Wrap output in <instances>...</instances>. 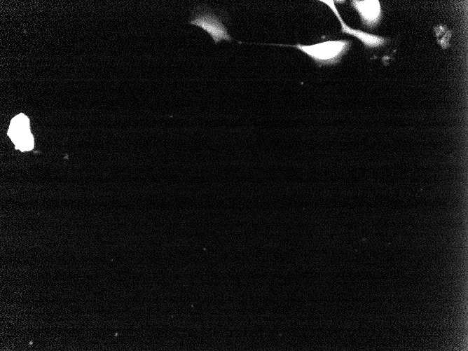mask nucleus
<instances>
[{"label": "nucleus", "instance_id": "f257e3e1", "mask_svg": "<svg viewBox=\"0 0 468 351\" xmlns=\"http://www.w3.org/2000/svg\"><path fill=\"white\" fill-rule=\"evenodd\" d=\"M276 45V44H274ZM277 46L296 48L312 58L319 67L338 64L343 55L349 50L351 41L348 40H331L312 45H287Z\"/></svg>", "mask_w": 468, "mask_h": 351}, {"label": "nucleus", "instance_id": "f03ea898", "mask_svg": "<svg viewBox=\"0 0 468 351\" xmlns=\"http://www.w3.org/2000/svg\"><path fill=\"white\" fill-rule=\"evenodd\" d=\"M191 25L202 29L217 44L221 41H231L233 39L223 22L222 17L219 16L205 4L196 6L191 11L188 21Z\"/></svg>", "mask_w": 468, "mask_h": 351}, {"label": "nucleus", "instance_id": "7ed1b4c3", "mask_svg": "<svg viewBox=\"0 0 468 351\" xmlns=\"http://www.w3.org/2000/svg\"><path fill=\"white\" fill-rule=\"evenodd\" d=\"M320 1L327 5L336 16L340 24L342 33L350 34L356 37L357 39L362 41L365 47L368 48H376L380 47L387 42V39L386 38L369 34L359 29H353L347 25L342 19V17L340 16L338 11L337 10L334 1L320 0Z\"/></svg>", "mask_w": 468, "mask_h": 351}, {"label": "nucleus", "instance_id": "20e7f679", "mask_svg": "<svg viewBox=\"0 0 468 351\" xmlns=\"http://www.w3.org/2000/svg\"><path fill=\"white\" fill-rule=\"evenodd\" d=\"M351 4L359 13L364 26L372 28L379 23L382 10L378 0H354Z\"/></svg>", "mask_w": 468, "mask_h": 351}, {"label": "nucleus", "instance_id": "39448f33", "mask_svg": "<svg viewBox=\"0 0 468 351\" xmlns=\"http://www.w3.org/2000/svg\"><path fill=\"white\" fill-rule=\"evenodd\" d=\"M29 133V121L26 116L21 113L12 119L8 135L13 143Z\"/></svg>", "mask_w": 468, "mask_h": 351}, {"label": "nucleus", "instance_id": "423d86ee", "mask_svg": "<svg viewBox=\"0 0 468 351\" xmlns=\"http://www.w3.org/2000/svg\"><path fill=\"white\" fill-rule=\"evenodd\" d=\"M15 149H20L22 151H29L34 146V139L31 133L22 136L18 139L15 142Z\"/></svg>", "mask_w": 468, "mask_h": 351}]
</instances>
